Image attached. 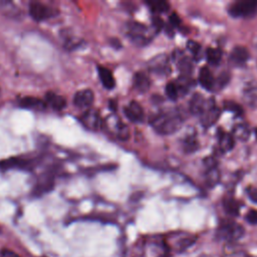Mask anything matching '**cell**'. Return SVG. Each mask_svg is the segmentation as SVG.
I'll list each match as a JSON object with an SVG mask.
<instances>
[{
	"mask_svg": "<svg viewBox=\"0 0 257 257\" xmlns=\"http://www.w3.org/2000/svg\"><path fill=\"white\" fill-rule=\"evenodd\" d=\"M152 21H153V26L157 32L160 31L164 27V21L159 16H154Z\"/></svg>",
	"mask_w": 257,
	"mask_h": 257,
	"instance_id": "obj_37",
	"label": "cell"
},
{
	"mask_svg": "<svg viewBox=\"0 0 257 257\" xmlns=\"http://www.w3.org/2000/svg\"><path fill=\"white\" fill-rule=\"evenodd\" d=\"M53 188V179L52 176H42L39 180V182L36 184L34 193L35 195H42L49 191H51Z\"/></svg>",
	"mask_w": 257,
	"mask_h": 257,
	"instance_id": "obj_23",
	"label": "cell"
},
{
	"mask_svg": "<svg viewBox=\"0 0 257 257\" xmlns=\"http://www.w3.org/2000/svg\"><path fill=\"white\" fill-rule=\"evenodd\" d=\"M166 94L167 96L172 99V100H177L178 97L180 96V93H179V90H178V87H177V84L174 82H169L167 85H166Z\"/></svg>",
	"mask_w": 257,
	"mask_h": 257,
	"instance_id": "obj_31",
	"label": "cell"
},
{
	"mask_svg": "<svg viewBox=\"0 0 257 257\" xmlns=\"http://www.w3.org/2000/svg\"><path fill=\"white\" fill-rule=\"evenodd\" d=\"M134 88L137 89L139 92H147L151 86V80L147 73L143 71H139L134 75L133 80Z\"/></svg>",
	"mask_w": 257,
	"mask_h": 257,
	"instance_id": "obj_17",
	"label": "cell"
},
{
	"mask_svg": "<svg viewBox=\"0 0 257 257\" xmlns=\"http://www.w3.org/2000/svg\"><path fill=\"white\" fill-rule=\"evenodd\" d=\"M109 107L111 108L112 111H115L116 106H115V101L114 100H109Z\"/></svg>",
	"mask_w": 257,
	"mask_h": 257,
	"instance_id": "obj_42",
	"label": "cell"
},
{
	"mask_svg": "<svg viewBox=\"0 0 257 257\" xmlns=\"http://www.w3.org/2000/svg\"><path fill=\"white\" fill-rule=\"evenodd\" d=\"M94 100V93L91 89L78 90L73 95V104L79 108L88 109Z\"/></svg>",
	"mask_w": 257,
	"mask_h": 257,
	"instance_id": "obj_11",
	"label": "cell"
},
{
	"mask_svg": "<svg viewBox=\"0 0 257 257\" xmlns=\"http://www.w3.org/2000/svg\"><path fill=\"white\" fill-rule=\"evenodd\" d=\"M97 73H98V77L102 83V85L106 88V89H112L115 86V80L113 77V74L111 73V71L102 65H98L97 66Z\"/></svg>",
	"mask_w": 257,
	"mask_h": 257,
	"instance_id": "obj_18",
	"label": "cell"
},
{
	"mask_svg": "<svg viewBox=\"0 0 257 257\" xmlns=\"http://www.w3.org/2000/svg\"><path fill=\"white\" fill-rule=\"evenodd\" d=\"M18 104L20 107L41 111L46 107V102L41 98L34 96H24L19 98Z\"/></svg>",
	"mask_w": 257,
	"mask_h": 257,
	"instance_id": "obj_15",
	"label": "cell"
},
{
	"mask_svg": "<svg viewBox=\"0 0 257 257\" xmlns=\"http://www.w3.org/2000/svg\"><path fill=\"white\" fill-rule=\"evenodd\" d=\"M151 10L155 13H164L169 10V3L166 1H150L147 2Z\"/></svg>",
	"mask_w": 257,
	"mask_h": 257,
	"instance_id": "obj_29",
	"label": "cell"
},
{
	"mask_svg": "<svg viewBox=\"0 0 257 257\" xmlns=\"http://www.w3.org/2000/svg\"><path fill=\"white\" fill-rule=\"evenodd\" d=\"M207 60L212 65H218L222 59V50L220 48L209 47L206 51Z\"/></svg>",
	"mask_w": 257,
	"mask_h": 257,
	"instance_id": "obj_27",
	"label": "cell"
},
{
	"mask_svg": "<svg viewBox=\"0 0 257 257\" xmlns=\"http://www.w3.org/2000/svg\"><path fill=\"white\" fill-rule=\"evenodd\" d=\"M232 136L239 141H247L250 137V130L246 123H237L232 128Z\"/></svg>",
	"mask_w": 257,
	"mask_h": 257,
	"instance_id": "obj_24",
	"label": "cell"
},
{
	"mask_svg": "<svg viewBox=\"0 0 257 257\" xmlns=\"http://www.w3.org/2000/svg\"><path fill=\"white\" fill-rule=\"evenodd\" d=\"M103 126H106L108 132L119 140H127L130 133L127 126L119 119L115 114L109 115L106 120L103 121Z\"/></svg>",
	"mask_w": 257,
	"mask_h": 257,
	"instance_id": "obj_6",
	"label": "cell"
},
{
	"mask_svg": "<svg viewBox=\"0 0 257 257\" xmlns=\"http://www.w3.org/2000/svg\"><path fill=\"white\" fill-rule=\"evenodd\" d=\"M249 59V52L244 46H235L229 55V62L233 66H243Z\"/></svg>",
	"mask_w": 257,
	"mask_h": 257,
	"instance_id": "obj_13",
	"label": "cell"
},
{
	"mask_svg": "<svg viewBox=\"0 0 257 257\" xmlns=\"http://www.w3.org/2000/svg\"><path fill=\"white\" fill-rule=\"evenodd\" d=\"M0 257H20L14 251L9 249H2L0 252Z\"/></svg>",
	"mask_w": 257,
	"mask_h": 257,
	"instance_id": "obj_40",
	"label": "cell"
},
{
	"mask_svg": "<svg viewBox=\"0 0 257 257\" xmlns=\"http://www.w3.org/2000/svg\"><path fill=\"white\" fill-rule=\"evenodd\" d=\"M245 219L250 224H253V225L257 224V210L252 209V210L248 211V213L246 214Z\"/></svg>",
	"mask_w": 257,
	"mask_h": 257,
	"instance_id": "obj_35",
	"label": "cell"
},
{
	"mask_svg": "<svg viewBox=\"0 0 257 257\" xmlns=\"http://www.w3.org/2000/svg\"><path fill=\"white\" fill-rule=\"evenodd\" d=\"M29 14L33 20L40 22L55 17L58 14V11L41 2H30Z\"/></svg>",
	"mask_w": 257,
	"mask_h": 257,
	"instance_id": "obj_5",
	"label": "cell"
},
{
	"mask_svg": "<svg viewBox=\"0 0 257 257\" xmlns=\"http://www.w3.org/2000/svg\"><path fill=\"white\" fill-rule=\"evenodd\" d=\"M125 35L138 46H144L148 44L152 38L153 34L150 28L138 21H130L124 25Z\"/></svg>",
	"mask_w": 257,
	"mask_h": 257,
	"instance_id": "obj_2",
	"label": "cell"
},
{
	"mask_svg": "<svg viewBox=\"0 0 257 257\" xmlns=\"http://www.w3.org/2000/svg\"><path fill=\"white\" fill-rule=\"evenodd\" d=\"M199 149V142L195 135H189L183 142V150L186 154H192Z\"/></svg>",
	"mask_w": 257,
	"mask_h": 257,
	"instance_id": "obj_26",
	"label": "cell"
},
{
	"mask_svg": "<svg viewBox=\"0 0 257 257\" xmlns=\"http://www.w3.org/2000/svg\"><path fill=\"white\" fill-rule=\"evenodd\" d=\"M246 192H247L248 197H249L254 203H257V189L254 188V187H249V188L246 189Z\"/></svg>",
	"mask_w": 257,
	"mask_h": 257,
	"instance_id": "obj_39",
	"label": "cell"
},
{
	"mask_svg": "<svg viewBox=\"0 0 257 257\" xmlns=\"http://www.w3.org/2000/svg\"><path fill=\"white\" fill-rule=\"evenodd\" d=\"M219 179H220V173H219V170L217 169V167L207 170L206 182H207L208 186H211V187L215 186L219 182Z\"/></svg>",
	"mask_w": 257,
	"mask_h": 257,
	"instance_id": "obj_30",
	"label": "cell"
},
{
	"mask_svg": "<svg viewBox=\"0 0 257 257\" xmlns=\"http://www.w3.org/2000/svg\"><path fill=\"white\" fill-rule=\"evenodd\" d=\"M80 122L88 130L97 131L103 126V120L96 109L88 108L80 116Z\"/></svg>",
	"mask_w": 257,
	"mask_h": 257,
	"instance_id": "obj_7",
	"label": "cell"
},
{
	"mask_svg": "<svg viewBox=\"0 0 257 257\" xmlns=\"http://www.w3.org/2000/svg\"><path fill=\"white\" fill-rule=\"evenodd\" d=\"M174 59L177 62L178 68L183 76H190L193 70V64L191 59L186 56L181 50H176L174 52Z\"/></svg>",
	"mask_w": 257,
	"mask_h": 257,
	"instance_id": "obj_14",
	"label": "cell"
},
{
	"mask_svg": "<svg viewBox=\"0 0 257 257\" xmlns=\"http://www.w3.org/2000/svg\"><path fill=\"white\" fill-rule=\"evenodd\" d=\"M244 235V229L236 222L225 220L218 228V236L227 241H236L242 238Z\"/></svg>",
	"mask_w": 257,
	"mask_h": 257,
	"instance_id": "obj_3",
	"label": "cell"
},
{
	"mask_svg": "<svg viewBox=\"0 0 257 257\" xmlns=\"http://www.w3.org/2000/svg\"><path fill=\"white\" fill-rule=\"evenodd\" d=\"M45 102L55 110H62L66 106V99L53 91L46 92Z\"/></svg>",
	"mask_w": 257,
	"mask_h": 257,
	"instance_id": "obj_19",
	"label": "cell"
},
{
	"mask_svg": "<svg viewBox=\"0 0 257 257\" xmlns=\"http://www.w3.org/2000/svg\"><path fill=\"white\" fill-rule=\"evenodd\" d=\"M123 112L126 118L133 122H142L145 118L144 108L136 100H132L126 106H124Z\"/></svg>",
	"mask_w": 257,
	"mask_h": 257,
	"instance_id": "obj_12",
	"label": "cell"
},
{
	"mask_svg": "<svg viewBox=\"0 0 257 257\" xmlns=\"http://www.w3.org/2000/svg\"><path fill=\"white\" fill-rule=\"evenodd\" d=\"M194 238L193 236H189V237H185L183 239L180 240V242L178 243L177 247L180 249V250H185L187 249L189 246H191L193 243H194Z\"/></svg>",
	"mask_w": 257,
	"mask_h": 257,
	"instance_id": "obj_34",
	"label": "cell"
},
{
	"mask_svg": "<svg viewBox=\"0 0 257 257\" xmlns=\"http://www.w3.org/2000/svg\"><path fill=\"white\" fill-rule=\"evenodd\" d=\"M243 99L250 106L257 105V82L248 81L243 87Z\"/></svg>",
	"mask_w": 257,
	"mask_h": 257,
	"instance_id": "obj_16",
	"label": "cell"
},
{
	"mask_svg": "<svg viewBox=\"0 0 257 257\" xmlns=\"http://www.w3.org/2000/svg\"><path fill=\"white\" fill-rule=\"evenodd\" d=\"M149 69L159 75H167L171 71L169 58L166 54H160L152 58L148 63Z\"/></svg>",
	"mask_w": 257,
	"mask_h": 257,
	"instance_id": "obj_9",
	"label": "cell"
},
{
	"mask_svg": "<svg viewBox=\"0 0 257 257\" xmlns=\"http://www.w3.org/2000/svg\"><path fill=\"white\" fill-rule=\"evenodd\" d=\"M181 24V19L177 13H172L170 16V25L172 27H179Z\"/></svg>",
	"mask_w": 257,
	"mask_h": 257,
	"instance_id": "obj_38",
	"label": "cell"
},
{
	"mask_svg": "<svg viewBox=\"0 0 257 257\" xmlns=\"http://www.w3.org/2000/svg\"><path fill=\"white\" fill-rule=\"evenodd\" d=\"M35 160L22 158V157H13L6 160H3L0 162V168L3 170L18 168V169H25V170H31L33 168Z\"/></svg>",
	"mask_w": 257,
	"mask_h": 257,
	"instance_id": "obj_10",
	"label": "cell"
},
{
	"mask_svg": "<svg viewBox=\"0 0 257 257\" xmlns=\"http://www.w3.org/2000/svg\"><path fill=\"white\" fill-rule=\"evenodd\" d=\"M254 134H255V138H256V140H257V127L254 130Z\"/></svg>",
	"mask_w": 257,
	"mask_h": 257,
	"instance_id": "obj_43",
	"label": "cell"
},
{
	"mask_svg": "<svg viewBox=\"0 0 257 257\" xmlns=\"http://www.w3.org/2000/svg\"><path fill=\"white\" fill-rule=\"evenodd\" d=\"M229 78H230L229 73H228L227 71H223V72L218 76V80H217V82H218L219 86H220V87H222V86L226 85V83L229 81Z\"/></svg>",
	"mask_w": 257,
	"mask_h": 257,
	"instance_id": "obj_36",
	"label": "cell"
},
{
	"mask_svg": "<svg viewBox=\"0 0 257 257\" xmlns=\"http://www.w3.org/2000/svg\"><path fill=\"white\" fill-rule=\"evenodd\" d=\"M187 48L189 49V51L193 54L194 57H198V55L200 54L201 51V46L198 42L194 41V40H190L187 43Z\"/></svg>",
	"mask_w": 257,
	"mask_h": 257,
	"instance_id": "obj_33",
	"label": "cell"
},
{
	"mask_svg": "<svg viewBox=\"0 0 257 257\" xmlns=\"http://www.w3.org/2000/svg\"><path fill=\"white\" fill-rule=\"evenodd\" d=\"M223 106L226 110H229V111H232L238 115L242 114L243 112V108L235 101H232V100H225L223 102Z\"/></svg>",
	"mask_w": 257,
	"mask_h": 257,
	"instance_id": "obj_32",
	"label": "cell"
},
{
	"mask_svg": "<svg viewBox=\"0 0 257 257\" xmlns=\"http://www.w3.org/2000/svg\"><path fill=\"white\" fill-rule=\"evenodd\" d=\"M219 147L222 152H228L234 147V138L231 134L220 131L219 132Z\"/></svg>",
	"mask_w": 257,
	"mask_h": 257,
	"instance_id": "obj_25",
	"label": "cell"
},
{
	"mask_svg": "<svg viewBox=\"0 0 257 257\" xmlns=\"http://www.w3.org/2000/svg\"><path fill=\"white\" fill-rule=\"evenodd\" d=\"M206 102H207V99H205L201 93L199 92L194 93L189 103L190 111L195 115H201V113L205 108Z\"/></svg>",
	"mask_w": 257,
	"mask_h": 257,
	"instance_id": "obj_20",
	"label": "cell"
},
{
	"mask_svg": "<svg viewBox=\"0 0 257 257\" xmlns=\"http://www.w3.org/2000/svg\"><path fill=\"white\" fill-rule=\"evenodd\" d=\"M223 206L225 211L231 215V216H237L239 213V204L236 200H234L233 198H228L225 199L223 202Z\"/></svg>",
	"mask_w": 257,
	"mask_h": 257,
	"instance_id": "obj_28",
	"label": "cell"
},
{
	"mask_svg": "<svg viewBox=\"0 0 257 257\" xmlns=\"http://www.w3.org/2000/svg\"><path fill=\"white\" fill-rule=\"evenodd\" d=\"M150 123L158 134L166 136L174 134L181 127L183 117L175 109L165 110L154 114L150 119Z\"/></svg>",
	"mask_w": 257,
	"mask_h": 257,
	"instance_id": "obj_1",
	"label": "cell"
},
{
	"mask_svg": "<svg viewBox=\"0 0 257 257\" xmlns=\"http://www.w3.org/2000/svg\"><path fill=\"white\" fill-rule=\"evenodd\" d=\"M199 81H200L201 85L207 90H212L214 88L215 78L207 66H204L200 69Z\"/></svg>",
	"mask_w": 257,
	"mask_h": 257,
	"instance_id": "obj_21",
	"label": "cell"
},
{
	"mask_svg": "<svg viewBox=\"0 0 257 257\" xmlns=\"http://www.w3.org/2000/svg\"><path fill=\"white\" fill-rule=\"evenodd\" d=\"M1 13L9 18H19L21 16V10L11 1H0Z\"/></svg>",
	"mask_w": 257,
	"mask_h": 257,
	"instance_id": "obj_22",
	"label": "cell"
},
{
	"mask_svg": "<svg viewBox=\"0 0 257 257\" xmlns=\"http://www.w3.org/2000/svg\"><path fill=\"white\" fill-rule=\"evenodd\" d=\"M232 17H252L257 14V1H238L228 9Z\"/></svg>",
	"mask_w": 257,
	"mask_h": 257,
	"instance_id": "obj_4",
	"label": "cell"
},
{
	"mask_svg": "<svg viewBox=\"0 0 257 257\" xmlns=\"http://www.w3.org/2000/svg\"><path fill=\"white\" fill-rule=\"evenodd\" d=\"M201 122L205 127L213 125L220 116V109L216 105L213 98L207 99L205 108L201 113Z\"/></svg>",
	"mask_w": 257,
	"mask_h": 257,
	"instance_id": "obj_8",
	"label": "cell"
},
{
	"mask_svg": "<svg viewBox=\"0 0 257 257\" xmlns=\"http://www.w3.org/2000/svg\"><path fill=\"white\" fill-rule=\"evenodd\" d=\"M110 44L113 46V47H116V48H119L120 46H121V44H120V42L118 41V39H111L110 40Z\"/></svg>",
	"mask_w": 257,
	"mask_h": 257,
	"instance_id": "obj_41",
	"label": "cell"
}]
</instances>
